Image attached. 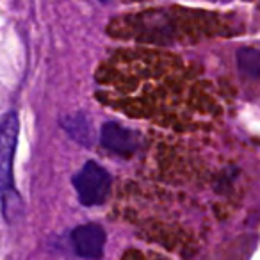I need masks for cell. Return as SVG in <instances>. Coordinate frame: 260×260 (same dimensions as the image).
<instances>
[{
	"label": "cell",
	"mask_w": 260,
	"mask_h": 260,
	"mask_svg": "<svg viewBox=\"0 0 260 260\" xmlns=\"http://www.w3.org/2000/svg\"><path fill=\"white\" fill-rule=\"evenodd\" d=\"M18 116L15 111L0 119V196L4 216L9 221L20 209V196L13 184V155L18 141Z\"/></svg>",
	"instance_id": "1"
},
{
	"label": "cell",
	"mask_w": 260,
	"mask_h": 260,
	"mask_svg": "<svg viewBox=\"0 0 260 260\" xmlns=\"http://www.w3.org/2000/svg\"><path fill=\"white\" fill-rule=\"evenodd\" d=\"M73 185L82 205H102L111 191V175L100 164L86 162L82 170L73 177Z\"/></svg>",
	"instance_id": "2"
},
{
	"label": "cell",
	"mask_w": 260,
	"mask_h": 260,
	"mask_svg": "<svg viewBox=\"0 0 260 260\" xmlns=\"http://www.w3.org/2000/svg\"><path fill=\"white\" fill-rule=\"evenodd\" d=\"M102 145L107 148L109 152L118 153V155H132L136 150L139 148V136L134 130L126 128V126L119 125V123L109 121L102 126Z\"/></svg>",
	"instance_id": "3"
},
{
	"label": "cell",
	"mask_w": 260,
	"mask_h": 260,
	"mask_svg": "<svg viewBox=\"0 0 260 260\" xmlns=\"http://www.w3.org/2000/svg\"><path fill=\"white\" fill-rule=\"evenodd\" d=\"M72 241L79 256L86 260H98L104 253L105 234L98 224L87 223L72 232Z\"/></svg>",
	"instance_id": "4"
},
{
	"label": "cell",
	"mask_w": 260,
	"mask_h": 260,
	"mask_svg": "<svg viewBox=\"0 0 260 260\" xmlns=\"http://www.w3.org/2000/svg\"><path fill=\"white\" fill-rule=\"evenodd\" d=\"M62 126L80 145L87 146L93 141V132H91L89 123H87V119L84 116H68V118L62 119Z\"/></svg>",
	"instance_id": "5"
},
{
	"label": "cell",
	"mask_w": 260,
	"mask_h": 260,
	"mask_svg": "<svg viewBox=\"0 0 260 260\" xmlns=\"http://www.w3.org/2000/svg\"><path fill=\"white\" fill-rule=\"evenodd\" d=\"M237 62L239 68L244 75L251 77V79H258L260 77V52L253 50V48H241L237 52Z\"/></svg>",
	"instance_id": "6"
}]
</instances>
